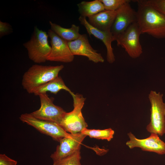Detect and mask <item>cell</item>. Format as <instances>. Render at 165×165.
<instances>
[{
  "label": "cell",
  "instance_id": "1",
  "mask_svg": "<svg viewBox=\"0 0 165 165\" xmlns=\"http://www.w3.org/2000/svg\"><path fill=\"white\" fill-rule=\"evenodd\" d=\"M137 3V23L141 34L157 38H165V16L142 0Z\"/></svg>",
  "mask_w": 165,
  "mask_h": 165
},
{
  "label": "cell",
  "instance_id": "2",
  "mask_svg": "<svg viewBox=\"0 0 165 165\" xmlns=\"http://www.w3.org/2000/svg\"><path fill=\"white\" fill-rule=\"evenodd\" d=\"M64 68L62 65H33L23 75L22 85L28 93H33L37 88L58 77L59 72Z\"/></svg>",
  "mask_w": 165,
  "mask_h": 165
},
{
  "label": "cell",
  "instance_id": "3",
  "mask_svg": "<svg viewBox=\"0 0 165 165\" xmlns=\"http://www.w3.org/2000/svg\"><path fill=\"white\" fill-rule=\"evenodd\" d=\"M48 37L46 31L35 27L30 39L23 44L28 51L29 59L35 63L40 64L47 61L51 50Z\"/></svg>",
  "mask_w": 165,
  "mask_h": 165
},
{
  "label": "cell",
  "instance_id": "4",
  "mask_svg": "<svg viewBox=\"0 0 165 165\" xmlns=\"http://www.w3.org/2000/svg\"><path fill=\"white\" fill-rule=\"evenodd\" d=\"M71 94L73 98L74 109L66 112L59 125L67 132L75 134L81 133L88 127L82 113L86 98L79 94L72 92Z\"/></svg>",
  "mask_w": 165,
  "mask_h": 165
},
{
  "label": "cell",
  "instance_id": "5",
  "mask_svg": "<svg viewBox=\"0 0 165 165\" xmlns=\"http://www.w3.org/2000/svg\"><path fill=\"white\" fill-rule=\"evenodd\" d=\"M163 94L152 90L148 95L151 108L150 122L146 126L147 131L159 136L165 134V103Z\"/></svg>",
  "mask_w": 165,
  "mask_h": 165
},
{
  "label": "cell",
  "instance_id": "6",
  "mask_svg": "<svg viewBox=\"0 0 165 165\" xmlns=\"http://www.w3.org/2000/svg\"><path fill=\"white\" fill-rule=\"evenodd\" d=\"M141 33L137 22L130 25L126 30L116 38L117 45L123 48L131 58H136L142 53L140 42Z\"/></svg>",
  "mask_w": 165,
  "mask_h": 165
},
{
  "label": "cell",
  "instance_id": "7",
  "mask_svg": "<svg viewBox=\"0 0 165 165\" xmlns=\"http://www.w3.org/2000/svg\"><path fill=\"white\" fill-rule=\"evenodd\" d=\"M19 119L22 122L32 126L40 132L50 136L53 140L58 142L70 134L57 123L37 119L30 113L22 114Z\"/></svg>",
  "mask_w": 165,
  "mask_h": 165
},
{
  "label": "cell",
  "instance_id": "8",
  "mask_svg": "<svg viewBox=\"0 0 165 165\" xmlns=\"http://www.w3.org/2000/svg\"><path fill=\"white\" fill-rule=\"evenodd\" d=\"M40 107L30 114L35 118L55 123L60 125L66 112L61 107L55 105L53 99L46 93L38 95Z\"/></svg>",
  "mask_w": 165,
  "mask_h": 165
},
{
  "label": "cell",
  "instance_id": "9",
  "mask_svg": "<svg viewBox=\"0 0 165 165\" xmlns=\"http://www.w3.org/2000/svg\"><path fill=\"white\" fill-rule=\"evenodd\" d=\"M47 34L50 39L51 50L47 61L63 63L72 61L74 56L70 50L68 42L51 29L49 30Z\"/></svg>",
  "mask_w": 165,
  "mask_h": 165
},
{
  "label": "cell",
  "instance_id": "10",
  "mask_svg": "<svg viewBox=\"0 0 165 165\" xmlns=\"http://www.w3.org/2000/svg\"><path fill=\"white\" fill-rule=\"evenodd\" d=\"M127 135L130 140L126 142V145L130 149L138 147L144 151L161 155L165 154V142L160 139L158 135L151 133L149 137L143 139L137 138L131 132Z\"/></svg>",
  "mask_w": 165,
  "mask_h": 165
},
{
  "label": "cell",
  "instance_id": "11",
  "mask_svg": "<svg viewBox=\"0 0 165 165\" xmlns=\"http://www.w3.org/2000/svg\"><path fill=\"white\" fill-rule=\"evenodd\" d=\"M86 136L81 132L70 134L69 136L60 140L59 145L57 146L55 151L51 155L50 157L54 161L80 150L81 143Z\"/></svg>",
  "mask_w": 165,
  "mask_h": 165
},
{
  "label": "cell",
  "instance_id": "12",
  "mask_svg": "<svg viewBox=\"0 0 165 165\" xmlns=\"http://www.w3.org/2000/svg\"><path fill=\"white\" fill-rule=\"evenodd\" d=\"M131 1L125 3L118 10L111 29L115 38L130 25L137 21V11L131 7L130 4Z\"/></svg>",
  "mask_w": 165,
  "mask_h": 165
},
{
  "label": "cell",
  "instance_id": "13",
  "mask_svg": "<svg viewBox=\"0 0 165 165\" xmlns=\"http://www.w3.org/2000/svg\"><path fill=\"white\" fill-rule=\"evenodd\" d=\"M72 54L74 55L82 56L87 57L90 61L95 63H103L104 59L101 55L94 49L90 45L86 34L73 41L68 42Z\"/></svg>",
  "mask_w": 165,
  "mask_h": 165
},
{
  "label": "cell",
  "instance_id": "14",
  "mask_svg": "<svg viewBox=\"0 0 165 165\" xmlns=\"http://www.w3.org/2000/svg\"><path fill=\"white\" fill-rule=\"evenodd\" d=\"M79 20L80 24L85 27L90 36L93 35L102 42L107 49V61L110 63H113L115 58L112 43L116 39L111 31H103L96 29L89 23L85 17L80 16Z\"/></svg>",
  "mask_w": 165,
  "mask_h": 165
},
{
  "label": "cell",
  "instance_id": "15",
  "mask_svg": "<svg viewBox=\"0 0 165 165\" xmlns=\"http://www.w3.org/2000/svg\"><path fill=\"white\" fill-rule=\"evenodd\" d=\"M117 11L103 10L88 17L87 21L91 25L98 30L111 31Z\"/></svg>",
  "mask_w": 165,
  "mask_h": 165
},
{
  "label": "cell",
  "instance_id": "16",
  "mask_svg": "<svg viewBox=\"0 0 165 165\" xmlns=\"http://www.w3.org/2000/svg\"><path fill=\"white\" fill-rule=\"evenodd\" d=\"M64 90L68 91L70 94L72 92L66 86L63 80L60 76H58L55 79L36 88L33 93L35 95L49 92L56 94L60 90Z\"/></svg>",
  "mask_w": 165,
  "mask_h": 165
},
{
  "label": "cell",
  "instance_id": "17",
  "mask_svg": "<svg viewBox=\"0 0 165 165\" xmlns=\"http://www.w3.org/2000/svg\"><path fill=\"white\" fill-rule=\"evenodd\" d=\"M51 30L61 38L67 41H74L78 38L81 35L79 33V26L73 24L69 28L62 27L50 21Z\"/></svg>",
  "mask_w": 165,
  "mask_h": 165
},
{
  "label": "cell",
  "instance_id": "18",
  "mask_svg": "<svg viewBox=\"0 0 165 165\" xmlns=\"http://www.w3.org/2000/svg\"><path fill=\"white\" fill-rule=\"evenodd\" d=\"M80 16L88 17L105 10L100 0L82 1L77 5Z\"/></svg>",
  "mask_w": 165,
  "mask_h": 165
},
{
  "label": "cell",
  "instance_id": "19",
  "mask_svg": "<svg viewBox=\"0 0 165 165\" xmlns=\"http://www.w3.org/2000/svg\"><path fill=\"white\" fill-rule=\"evenodd\" d=\"M81 133L90 138L110 141L113 137L114 131L109 128L103 130L84 129Z\"/></svg>",
  "mask_w": 165,
  "mask_h": 165
},
{
  "label": "cell",
  "instance_id": "20",
  "mask_svg": "<svg viewBox=\"0 0 165 165\" xmlns=\"http://www.w3.org/2000/svg\"><path fill=\"white\" fill-rule=\"evenodd\" d=\"M80 150L65 158L53 161V165H81Z\"/></svg>",
  "mask_w": 165,
  "mask_h": 165
},
{
  "label": "cell",
  "instance_id": "21",
  "mask_svg": "<svg viewBox=\"0 0 165 165\" xmlns=\"http://www.w3.org/2000/svg\"><path fill=\"white\" fill-rule=\"evenodd\" d=\"M130 0H100L102 3L105 10L111 11L117 10Z\"/></svg>",
  "mask_w": 165,
  "mask_h": 165
},
{
  "label": "cell",
  "instance_id": "22",
  "mask_svg": "<svg viewBox=\"0 0 165 165\" xmlns=\"http://www.w3.org/2000/svg\"><path fill=\"white\" fill-rule=\"evenodd\" d=\"M165 16V0H142Z\"/></svg>",
  "mask_w": 165,
  "mask_h": 165
},
{
  "label": "cell",
  "instance_id": "23",
  "mask_svg": "<svg viewBox=\"0 0 165 165\" xmlns=\"http://www.w3.org/2000/svg\"><path fill=\"white\" fill-rule=\"evenodd\" d=\"M12 31L11 26L8 23L0 21V35L2 37L11 33Z\"/></svg>",
  "mask_w": 165,
  "mask_h": 165
},
{
  "label": "cell",
  "instance_id": "24",
  "mask_svg": "<svg viewBox=\"0 0 165 165\" xmlns=\"http://www.w3.org/2000/svg\"><path fill=\"white\" fill-rule=\"evenodd\" d=\"M17 162L5 154H0V165H16Z\"/></svg>",
  "mask_w": 165,
  "mask_h": 165
}]
</instances>
